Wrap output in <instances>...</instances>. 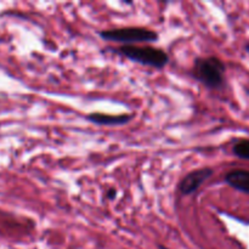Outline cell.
Wrapping results in <instances>:
<instances>
[{"instance_id":"6da1fadb","label":"cell","mask_w":249,"mask_h":249,"mask_svg":"<svg viewBox=\"0 0 249 249\" xmlns=\"http://www.w3.org/2000/svg\"><path fill=\"white\" fill-rule=\"evenodd\" d=\"M226 66L216 56L196 58L192 74L199 83L209 89H220L225 84Z\"/></svg>"},{"instance_id":"7a4b0ae2","label":"cell","mask_w":249,"mask_h":249,"mask_svg":"<svg viewBox=\"0 0 249 249\" xmlns=\"http://www.w3.org/2000/svg\"><path fill=\"white\" fill-rule=\"evenodd\" d=\"M119 55L129 58L136 63L143 66L162 70L169 62V56L164 50L153 46H138V45H122L113 49Z\"/></svg>"},{"instance_id":"3957f363","label":"cell","mask_w":249,"mask_h":249,"mask_svg":"<svg viewBox=\"0 0 249 249\" xmlns=\"http://www.w3.org/2000/svg\"><path fill=\"white\" fill-rule=\"evenodd\" d=\"M101 39L116 43H123L124 45H135L136 43H155L160 36L156 31L145 27H124V28L108 29L99 32Z\"/></svg>"},{"instance_id":"277c9868","label":"cell","mask_w":249,"mask_h":249,"mask_svg":"<svg viewBox=\"0 0 249 249\" xmlns=\"http://www.w3.org/2000/svg\"><path fill=\"white\" fill-rule=\"evenodd\" d=\"M214 170L212 168H199V169L190 172L179 184V191L184 196H189L196 192L203 182H206L213 175Z\"/></svg>"},{"instance_id":"5b68a950","label":"cell","mask_w":249,"mask_h":249,"mask_svg":"<svg viewBox=\"0 0 249 249\" xmlns=\"http://www.w3.org/2000/svg\"><path fill=\"white\" fill-rule=\"evenodd\" d=\"M87 121L92 124H97V125H123V124H128L131 119L134 118L133 114H118V116H113V114H106V113H95L88 114Z\"/></svg>"},{"instance_id":"8992f818","label":"cell","mask_w":249,"mask_h":249,"mask_svg":"<svg viewBox=\"0 0 249 249\" xmlns=\"http://www.w3.org/2000/svg\"><path fill=\"white\" fill-rule=\"evenodd\" d=\"M225 182L232 189L249 195V170L233 169L225 175Z\"/></svg>"},{"instance_id":"52a82bcc","label":"cell","mask_w":249,"mask_h":249,"mask_svg":"<svg viewBox=\"0 0 249 249\" xmlns=\"http://www.w3.org/2000/svg\"><path fill=\"white\" fill-rule=\"evenodd\" d=\"M232 152L236 157L249 160V139L236 142L232 147Z\"/></svg>"},{"instance_id":"ba28073f","label":"cell","mask_w":249,"mask_h":249,"mask_svg":"<svg viewBox=\"0 0 249 249\" xmlns=\"http://www.w3.org/2000/svg\"><path fill=\"white\" fill-rule=\"evenodd\" d=\"M116 196H117V190L114 189V187H109L108 190H107V192H106V197L108 199H114L116 198Z\"/></svg>"},{"instance_id":"9c48e42d","label":"cell","mask_w":249,"mask_h":249,"mask_svg":"<svg viewBox=\"0 0 249 249\" xmlns=\"http://www.w3.org/2000/svg\"><path fill=\"white\" fill-rule=\"evenodd\" d=\"M158 248H160V249H169V248H167V247H165V246H162V245H160V246H158Z\"/></svg>"},{"instance_id":"30bf717a","label":"cell","mask_w":249,"mask_h":249,"mask_svg":"<svg viewBox=\"0 0 249 249\" xmlns=\"http://www.w3.org/2000/svg\"><path fill=\"white\" fill-rule=\"evenodd\" d=\"M247 51H249V45L247 46Z\"/></svg>"}]
</instances>
